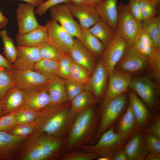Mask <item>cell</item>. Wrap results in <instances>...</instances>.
Returning a JSON list of instances; mask_svg holds the SVG:
<instances>
[{"mask_svg": "<svg viewBox=\"0 0 160 160\" xmlns=\"http://www.w3.org/2000/svg\"><path fill=\"white\" fill-rule=\"evenodd\" d=\"M93 105L78 113L66 138L65 153L89 144L97 130L100 121L98 107Z\"/></svg>", "mask_w": 160, "mask_h": 160, "instance_id": "cell-2", "label": "cell"}, {"mask_svg": "<svg viewBox=\"0 0 160 160\" xmlns=\"http://www.w3.org/2000/svg\"><path fill=\"white\" fill-rule=\"evenodd\" d=\"M77 114L71 110L70 102L57 106L49 105L34 132L66 139Z\"/></svg>", "mask_w": 160, "mask_h": 160, "instance_id": "cell-3", "label": "cell"}, {"mask_svg": "<svg viewBox=\"0 0 160 160\" xmlns=\"http://www.w3.org/2000/svg\"><path fill=\"white\" fill-rule=\"evenodd\" d=\"M117 0H103L95 6L100 17L116 31L118 18Z\"/></svg>", "mask_w": 160, "mask_h": 160, "instance_id": "cell-26", "label": "cell"}, {"mask_svg": "<svg viewBox=\"0 0 160 160\" xmlns=\"http://www.w3.org/2000/svg\"><path fill=\"white\" fill-rule=\"evenodd\" d=\"M133 16L140 24L143 20L138 0H129L127 4Z\"/></svg>", "mask_w": 160, "mask_h": 160, "instance_id": "cell-48", "label": "cell"}, {"mask_svg": "<svg viewBox=\"0 0 160 160\" xmlns=\"http://www.w3.org/2000/svg\"><path fill=\"white\" fill-rule=\"evenodd\" d=\"M0 36L3 44V52L6 59L12 64L17 56V49L12 39L8 35L5 29L0 30Z\"/></svg>", "mask_w": 160, "mask_h": 160, "instance_id": "cell-32", "label": "cell"}, {"mask_svg": "<svg viewBox=\"0 0 160 160\" xmlns=\"http://www.w3.org/2000/svg\"><path fill=\"white\" fill-rule=\"evenodd\" d=\"M59 61L41 59L34 65L33 70L42 74L52 76L57 75Z\"/></svg>", "mask_w": 160, "mask_h": 160, "instance_id": "cell-36", "label": "cell"}, {"mask_svg": "<svg viewBox=\"0 0 160 160\" xmlns=\"http://www.w3.org/2000/svg\"><path fill=\"white\" fill-rule=\"evenodd\" d=\"M49 9L52 20L59 23L60 25L72 36L79 39L82 29L74 19L68 4H59Z\"/></svg>", "mask_w": 160, "mask_h": 160, "instance_id": "cell-12", "label": "cell"}, {"mask_svg": "<svg viewBox=\"0 0 160 160\" xmlns=\"http://www.w3.org/2000/svg\"><path fill=\"white\" fill-rule=\"evenodd\" d=\"M68 4L73 16L78 20L82 29H89L100 19L94 6L84 4Z\"/></svg>", "mask_w": 160, "mask_h": 160, "instance_id": "cell-17", "label": "cell"}, {"mask_svg": "<svg viewBox=\"0 0 160 160\" xmlns=\"http://www.w3.org/2000/svg\"><path fill=\"white\" fill-rule=\"evenodd\" d=\"M38 47L41 59L59 61L66 55L49 42L41 44Z\"/></svg>", "mask_w": 160, "mask_h": 160, "instance_id": "cell-35", "label": "cell"}, {"mask_svg": "<svg viewBox=\"0 0 160 160\" xmlns=\"http://www.w3.org/2000/svg\"><path fill=\"white\" fill-rule=\"evenodd\" d=\"M110 160H128L125 153L121 148L114 152L111 157Z\"/></svg>", "mask_w": 160, "mask_h": 160, "instance_id": "cell-51", "label": "cell"}, {"mask_svg": "<svg viewBox=\"0 0 160 160\" xmlns=\"http://www.w3.org/2000/svg\"><path fill=\"white\" fill-rule=\"evenodd\" d=\"M15 111L2 116L0 119V131L8 132L17 125Z\"/></svg>", "mask_w": 160, "mask_h": 160, "instance_id": "cell-45", "label": "cell"}, {"mask_svg": "<svg viewBox=\"0 0 160 160\" xmlns=\"http://www.w3.org/2000/svg\"><path fill=\"white\" fill-rule=\"evenodd\" d=\"M15 86L10 70L0 67V100L4 99L9 89Z\"/></svg>", "mask_w": 160, "mask_h": 160, "instance_id": "cell-37", "label": "cell"}, {"mask_svg": "<svg viewBox=\"0 0 160 160\" xmlns=\"http://www.w3.org/2000/svg\"><path fill=\"white\" fill-rule=\"evenodd\" d=\"M61 3L71 4L70 0H47L44 1L35 10V13L39 16L44 14L52 7Z\"/></svg>", "mask_w": 160, "mask_h": 160, "instance_id": "cell-46", "label": "cell"}, {"mask_svg": "<svg viewBox=\"0 0 160 160\" xmlns=\"http://www.w3.org/2000/svg\"><path fill=\"white\" fill-rule=\"evenodd\" d=\"M109 77L103 61L100 59L88 81L84 86V89L93 94L97 103H100L104 96Z\"/></svg>", "mask_w": 160, "mask_h": 160, "instance_id": "cell-10", "label": "cell"}, {"mask_svg": "<svg viewBox=\"0 0 160 160\" xmlns=\"http://www.w3.org/2000/svg\"><path fill=\"white\" fill-rule=\"evenodd\" d=\"M35 7L28 3L19 5L16 10L18 34L28 33L39 25L35 16Z\"/></svg>", "mask_w": 160, "mask_h": 160, "instance_id": "cell-16", "label": "cell"}, {"mask_svg": "<svg viewBox=\"0 0 160 160\" xmlns=\"http://www.w3.org/2000/svg\"><path fill=\"white\" fill-rule=\"evenodd\" d=\"M25 98L22 108L39 111L49 105L50 99L45 89L24 90Z\"/></svg>", "mask_w": 160, "mask_h": 160, "instance_id": "cell-25", "label": "cell"}, {"mask_svg": "<svg viewBox=\"0 0 160 160\" xmlns=\"http://www.w3.org/2000/svg\"><path fill=\"white\" fill-rule=\"evenodd\" d=\"M97 160H110V158L108 156L99 157Z\"/></svg>", "mask_w": 160, "mask_h": 160, "instance_id": "cell-59", "label": "cell"}, {"mask_svg": "<svg viewBox=\"0 0 160 160\" xmlns=\"http://www.w3.org/2000/svg\"><path fill=\"white\" fill-rule=\"evenodd\" d=\"M48 92L49 105H60L69 101L66 88L65 80L56 76L45 88Z\"/></svg>", "mask_w": 160, "mask_h": 160, "instance_id": "cell-24", "label": "cell"}, {"mask_svg": "<svg viewBox=\"0 0 160 160\" xmlns=\"http://www.w3.org/2000/svg\"><path fill=\"white\" fill-rule=\"evenodd\" d=\"M86 0H70L71 3L79 4H84Z\"/></svg>", "mask_w": 160, "mask_h": 160, "instance_id": "cell-57", "label": "cell"}, {"mask_svg": "<svg viewBox=\"0 0 160 160\" xmlns=\"http://www.w3.org/2000/svg\"><path fill=\"white\" fill-rule=\"evenodd\" d=\"M128 102L127 92L112 98L104 97L98 107L100 116L98 129L89 145L95 143L103 133L115 126L127 109Z\"/></svg>", "mask_w": 160, "mask_h": 160, "instance_id": "cell-4", "label": "cell"}, {"mask_svg": "<svg viewBox=\"0 0 160 160\" xmlns=\"http://www.w3.org/2000/svg\"><path fill=\"white\" fill-rule=\"evenodd\" d=\"M78 39L95 57L101 58L104 50V46L89 29H82Z\"/></svg>", "mask_w": 160, "mask_h": 160, "instance_id": "cell-28", "label": "cell"}, {"mask_svg": "<svg viewBox=\"0 0 160 160\" xmlns=\"http://www.w3.org/2000/svg\"><path fill=\"white\" fill-rule=\"evenodd\" d=\"M25 98L24 90L15 86L10 89L2 100L4 106V113L15 111L23 106Z\"/></svg>", "mask_w": 160, "mask_h": 160, "instance_id": "cell-27", "label": "cell"}, {"mask_svg": "<svg viewBox=\"0 0 160 160\" xmlns=\"http://www.w3.org/2000/svg\"><path fill=\"white\" fill-rule=\"evenodd\" d=\"M127 141L115 132L113 126L103 133L95 143L83 146L80 149L98 157H109L110 160L113 153L122 148Z\"/></svg>", "mask_w": 160, "mask_h": 160, "instance_id": "cell-6", "label": "cell"}, {"mask_svg": "<svg viewBox=\"0 0 160 160\" xmlns=\"http://www.w3.org/2000/svg\"><path fill=\"white\" fill-rule=\"evenodd\" d=\"M89 30L101 42L104 49L114 39L116 34L114 30L101 19Z\"/></svg>", "mask_w": 160, "mask_h": 160, "instance_id": "cell-29", "label": "cell"}, {"mask_svg": "<svg viewBox=\"0 0 160 160\" xmlns=\"http://www.w3.org/2000/svg\"><path fill=\"white\" fill-rule=\"evenodd\" d=\"M115 132L127 141L141 130L129 103L124 112L114 126Z\"/></svg>", "mask_w": 160, "mask_h": 160, "instance_id": "cell-20", "label": "cell"}, {"mask_svg": "<svg viewBox=\"0 0 160 160\" xmlns=\"http://www.w3.org/2000/svg\"><path fill=\"white\" fill-rule=\"evenodd\" d=\"M35 129L34 121L31 123L17 125L7 132L13 135L26 138L34 133Z\"/></svg>", "mask_w": 160, "mask_h": 160, "instance_id": "cell-40", "label": "cell"}, {"mask_svg": "<svg viewBox=\"0 0 160 160\" xmlns=\"http://www.w3.org/2000/svg\"><path fill=\"white\" fill-rule=\"evenodd\" d=\"M143 20L154 17L157 11L156 6L148 0H138Z\"/></svg>", "mask_w": 160, "mask_h": 160, "instance_id": "cell-42", "label": "cell"}, {"mask_svg": "<svg viewBox=\"0 0 160 160\" xmlns=\"http://www.w3.org/2000/svg\"><path fill=\"white\" fill-rule=\"evenodd\" d=\"M156 7L159 5L160 3V0H148Z\"/></svg>", "mask_w": 160, "mask_h": 160, "instance_id": "cell-58", "label": "cell"}, {"mask_svg": "<svg viewBox=\"0 0 160 160\" xmlns=\"http://www.w3.org/2000/svg\"><path fill=\"white\" fill-rule=\"evenodd\" d=\"M159 84L148 75L132 76L129 86L154 116L159 113Z\"/></svg>", "mask_w": 160, "mask_h": 160, "instance_id": "cell-5", "label": "cell"}, {"mask_svg": "<svg viewBox=\"0 0 160 160\" xmlns=\"http://www.w3.org/2000/svg\"><path fill=\"white\" fill-rule=\"evenodd\" d=\"M148 57L137 52L132 46L128 45L114 69L132 76L142 73L148 69Z\"/></svg>", "mask_w": 160, "mask_h": 160, "instance_id": "cell-9", "label": "cell"}, {"mask_svg": "<svg viewBox=\"0 0 160 160\" xmlns=\"http://www.w3.org/2000/svg\"><path fill=\"white\" fill-rule=\"evenodd\" d=\"M132 77L129 74L114 69L109 76L104 96L112 98L127 92Z\"/></svg>", "mask_w": 160, "mask_h": 160, "instance_id": "cell-19", "label": "cell"}, {"mask_svg": "<svg viewBox=\"0 0 160 160\" xmlns=\"http://www.w3.org/2000/svg\"><path fill=\"white\" fill-rule=\"evenodd\" d=\"M23 145L20 148V159L59 160L65 153L66 140L34 132Z\"/></svg>", "mask_w": 160, "mask_h": 160, "instance_id": "cell-1", "label": "cell"}, {"mask_svg": "<svg viewBox=\"0 0 160 160\" xmlns=\"http://www.w3.org/2000/svg\"><path fill=\"white\" fill-rule=\"evenodd\" d=\"M34 5L37 7L39 6L44 1V0H21Z\"/></svg>", "mask_w": 160, "mask_h": 160, "instance_id": "cell-54", "label": "cell"}, {"mask_svg": "<svg viewBox=\"0 0 160 160\" xmlns=\"http://www.w3.org/2000/svg\"><path fill=\"white\" fill-rule=\"evenodd\" d=\"M15 117L17 125L33 122L36 119L39 111L22 108L15 111Z\"/></svg>", "mask_w": 160, "mask_h": 160, "instance_id": "cell-39", "label": "cell"}, {"mask_svg": "<svg viewBox=\"0 0 160 160\" xmlns=\"http://www.w3.org/2000/svg\"><path fill=\"white\" fill-rule=\"evenodd\" d=\"M143 132L149 150L145 160H160V138Z\"/></svg>", "mask_w": 160, "mask_h": 160, "instance_id": "cell-34", "label": "cell"}, {"mask_svg": "<svg viewBox=\"0 0 160 160\" xmlns=\"http://www.w3.org/2000/svg\"><path fill=\"white\" fill-rule=\"evenodd\" d=\"M71 58L70 75L71 78L84 86L88 81L91 74L84 67L75 62Z\"/></svg>", "mask_w": 160, "mask_h": 160, "instance_id": "cell-33", "label": "cell"}, {"mask_svg": "<svg viewBox=\"0 0 160 160\" xmlns=\"http://www.w3.org/2000/svg\"><path fill=\"white\" fill-rule=\"evenodd\" d=\"M16 59L12 68L20 70H33L41 59L38 47L17 46Z\"/></svg>", "mask_w": 160, "mask_h": 160, "instance_id": "cell-14", "label": "cell"}, {"mask_svg": "<svg viewBox=\"0 0 160 160\" xmlns=\"http://www.w3.org/2000/svg\"><path fill=\"white\" fill-rule=\"evenodd\" d=\"M132 46L140 54L147 57L151 53L153 49H155L142 44L137 39Z\"/></svg>", "mask_w": 160, "mask_h": 160, "instance_id": "cell-49", "label": "cell"}, {"mask_svg": "<svg viewBox=\"0 0 160 160\" xmlns=\"http://www.w3.org/2000/svg\"><path fill=\"white\" fill-rule=\"evenodd\" d=\"M70 102L71 110L77 114L97 103L93 94L85 89L75 96Z\"/></svg>", "mask_w": 160, "mask_h": 160, "instance_id": "cell-30", "label": "cell"}, {"mask_svg": "<svg viewBox=\"0 0 160 160\" xmlns=\"http://www.w3.org/2000/svg\"><path fill=\"white\" fill-rule=\"evenodd\" d=\"M103 0H86L84 4L95 6Z\"/></svg>", "mask_w": 160, "mask_h": 160, "instance_id": "cell-55", "label": "cell"}, {"mask_svg": "<svg viewBox=\"0 0 160 160\" xmlns=\"http://www.w3.org/2000/svg\"><path fill=\"white\" fill-rule=\"evenodd\" d=\"M128 46L126 40L116 33L114 39L104 49L100 59L103 61L109 76L122 57Z\"/></svg>", "mask_w": 160, "mask_h": 160, "instance_id": "cell-13", "label": "cell"}, {"mask_svg": "<svg viewBox=\"0 0 160 160\" xmlns=\"http://www.w3.org/2000/svg\"><path fill=\"white\" fill-rule=\"evenodd\" d=\"M16 39L17 46L38 47L49 42L47 27L39 25L36 28L28 33L17 34Z\"/></svg>", "mask_w": 160, "mask_h": 160, "instance_id": "cell-23", "label": "cell"}, {"mask_svg": "<svg viewBox=\"0 0 160 160\" xmlns=\"http://www.w3.org/2000/svg\"><path fill=\"white\" fill-rule=\"evenodd\" d=\"M69 55L74 61L84 67L91 74L97 62V58L77 38L74 39Z\"/></svg>", "mask_w": 160, "mask_h": 160, "instance_id": "cell-21", "label": "cell"}, {"mask_svg": "<svg viewBox=\"0 0 160 160\" xmlns=\"http://www.w3.org/2000/svg\"><path fill=\"white\" fill-rule=\"evenodd\" d=\"M142 28L149 35L153 43L154 47L159 36L160 31L158 28L157 17L143 20L141 23Z\"/></svg>", "mask_w": 160, "mask_h": 160, "instance_id": "cell-38", "label": "cell"}, {"mask_svg": "<svg viewBox=\"0 0 160 160\" xmlns=\"http://www.w3.org/2000/svg\"><path fill=\"white\" fill-rule=\"evenodd\" d=\"M65 80L66 88L69 101L84 89V85L71 78Z\"/></svg>", "mask_w": 160, "mask_h": 160, "instance_id": "cell-44", "label": "cell"}, {"mask_svg": "<svg viewBox=\"0 0 160 160\" xmlns=\"http://www.w3.org/2000/svg\"><path fill=\"white\" fill-rule=\"evenodd\" d=\"M15 86L23 90L44 89L55 76L44 75L33 70H10Z\"/></svg>", "mask_w": 160, "mask_h": 160, "instance_id": "cell-7", "label": "cell"}, {"mask_svg": "<svg viewBox=\"0 0 160 160\" xmlns=\"http://www.w3.org/2000/svg\"><path fill=\"white\" fill-rule=\"evenodd\" d=\"M136 39L142 44L154 49L153 42L151 39L142 28L141 25Z\"/></svg>", "mask_w": 160, "mask_h": 160, "instance_id": "cell-50", "label": "cell"}, {"mask_svg": "<svg viewBox=\"0 0 160 160\" xmlns=\"http://www.w3.org/2000/svg\"><path fill=\"white\" fill-rule=\"evenodd\" d=\"M127 93L133 113L140 130L143 131L151 122L154 115L134 92L129 89Z\"/></svg>", "mask_w": 160, "mask_h": 160, "instance_id": "cell-18", "label": "cell"}, {"mask_svg": "<svg viewBox=\"0 0 160 160\" xmlns=\"http://www.w3.org/2000/svg\"><path fill=\"white\" fill-rule=\"evenodd\" d=\"M147 57L148 60V75L160 84V51L154 49Z\"/></svg>", "mask_w": 160, "mask_h": 160, "instance_id": "cell-31", "label": "cell"}, {"mask_svg": "<svg viewBox=\"0 0 160 160\" xmlns=\"http://www.w3.org/2000/svg\"><path fill=\"white\" fill-rule=\"evenodd\" d=\"M122 148L128 160H145L149 150L143 131L140 130L136 132Z\"/></svg>", "mask_w": 160, "mask_h": 160, "instance_id": "cell-15", "label": "cell"}, {"mask_svg": "<svg viewBox=\"0 0 160 160\" xmlns=\"http://www.w3.org/2000/svg\"><path fill=\"white\" fill-rule=\"evenodd\" d=\"M4 114V106L2 100H0V119Z\"/></svg>", "mask_w": 160, "mask_h": 160, "instance_id": "cell-56", "label": "cell"}, {"mask_svg": "<svg viewBox=\"0 0 160 160\" xmlns=\"http://www.w3.org/2000/svg\"><path fill=\"white\" fill-rule=\"evenodd\" d=\"M26 138L15 136L6 131H0V160L12 159L20 149Z\"/></svg>", "mask_w": 160, "mask_h": 160, "instance_id": "cell-22", "label": "cell"}, {"mask_svg": "<svg viewBox=\"0 0 160 160\" xmlns=\"http://www.w3.org/2000/svg\"><path fill=\"white\" fill-rule=\"evenodd\" d=\"M45 25L49 42L64 54L69 55L74 43V37L54 20H48Z\"/></svg>", "mask_w": 160, "mask_h": 160, "instance_id": "cell-11", "label": "cell"}, {"mask_svg": "<svg viewBox=\"0 0 160 160\" xmlns=\"http://www.w3.org/2000/svg\"><path fill=\"white\" fill-rule=\"evenodd\" d=\"M118 18L116 33L123 37L128 45L136 39L140 27L131 14L127 4L120 2L117 5Z\"/></svg>", "mask_w": 160, "mask_h": 160, "instance_id": "cell-8", "label": "cell"}, {"mask_svg": "<svg viewBox=\"0 0 160 160\" xmlns=\"http://www.w3.org/2000/svg\"><path fill=\"white\" fill-rule=\"evenodd\" d=\"M71 57L66 55L59 61L56 76L66 80L71 78L70 75Z\"/></svg>", "mask_w": 160, "mask_h": 160, "instance_id": "cell-43", "label": "cell"}, {"mask_svg": "<svg viewBox=\"0 0 160 160\" xmlns=\"http://www.w3.org/2000/svg\"><path fill=\"white\" fill-rule=\"evenodd\" d=\"M8 21L7 18L3 14L0 10V29L5 27Z\"/></svg>", "mask_w": 160, "mask_h": 160, "instance_id": "cell-53", "label": "cell"}, {"mask_svg": "<svg viewBox=\"0 0 160 160\" xmlns=\"http://www.w3.org/2000/svg\"><path fill=\"white\" fill-rule=\"evenodd\" d=\"M99 157L91 153L85 152L80 149L65 153L60 160H93L96 159Z\"/></svg>", "mask_w": 160, "mask_h": 160, "instance_id": "cell-41", "label": "cell"}, {"mask_svg": "<svg viewBox=\"0 0 160 160\" xmlns=\"http://www.w3.org/2000/svg\"><path fill=\"white\" fill-rule=\"evenodd\" d=\"M12 64L0 54V67H4L9 70L12 68Z\"/></svg>", "mask_w": 160, "mask_h": 160, "instance_id": "cell-52", "label": "cell"}, {"mask_svg": "<svg viewBox=\"0 0 160 160\" xmlns=\"http://www.w3.org/2000/svg\"><path fill=\"white\" fill-rule=\"evenodd\" d=\"M143 131L160 138V116L159 113L154 116L151 122Z\"/></svg>", "mask_w": 160, "mask_h": 160, "instance_id": "cell-47", "label": "cell"}]
</instances>
